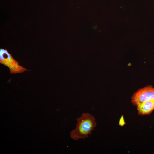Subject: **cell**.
Masks as SVG:
<instances>
[{
	"label": "cell",
	"mask_w": 154,
	"mask_h": 154,
	"mask_svg": "<svg viewBox=\"0 0 154 154\" xmlns=\"http://www.w3.org/2000/svg\"><path fill=\"white\" fill-rule=\"evenodd\" d=\"M0 62L9 68L11 73H22L27 70L26 69L19 64L18 62L6 49H0Z\"/></svg>",
	"instance_id": "cell-2"
},
{
	"label": "cell",
	"mask_w": 154,
	"mask_h": 154,
	"mask_svg": "<svg viewBox=\"0 0 154 154\" xmlns=\"http://www.w3.org/2000/svg\"><path fill=\"white\" fill-rule=\"evenodd\" d=\"M136 107L139 115H149L154 110V99L145 101Z\"/></svg>",
	"instance_id": "cell-4"
},
{
	"label": "cell",
	"mask_w": 154,
	"mask_h": 154,
	"mask_svg": "<svg viewBox=\"0 0 154 154\" xmlns=\"http://www.w3.org/2000/svg\"><path fill=\"white\" fill-rule=\"evenodd\" d=\"M154 99V88L151 85H147L139 89L132 95L131 102L137 106L147 100Z\"/></svg>",
	"instance_id": "cell-3"
},
{
	"label": "cell",
	"mask_w": 154,
	"mask_h": 154,
	"mask_svg": "<svg viewBox=\"0 0 154 154\" xmlns=\"http://www.w3.org/2000/svg\"><path fill=\"white\" fill-rule=\"evenodd\" d=\"M76 120L75 128L70 133L71 138L77 141L88 137L97 125L94 117L88 112H84Z\"/></svg>",
	"instance_id": "cell-1"
}]
</instances>
